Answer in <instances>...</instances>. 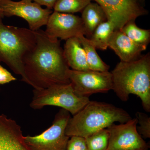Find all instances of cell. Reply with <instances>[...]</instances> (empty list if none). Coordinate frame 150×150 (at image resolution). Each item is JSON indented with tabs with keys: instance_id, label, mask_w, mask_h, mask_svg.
I'll list each match as a JSON object with an SVG mask.
<instances>
[{
	"instance_id": "obj_1",
	"label": "cell",
	"mask_w": 150,
	"mask_h": 150,
	"mask_svg": "<svg viewBox=\"0 0 150 150\" xmlns=\"http://www.w3.org/2000/svg\"><path fill=\"white\" fill-rule=\"evenodd\" d=\"M35 46L23 60L25 74L34 89L46 88L56 84L71 83L70 69L60 40L49 37L45 31H35Z\"/></svg>"
},
{
	"instance_id": "obj_2",
	"label": "cell",
	"mask_w": 150,
	"mask_h": 150,
	"mask_svg": "<svg viewBox=\"0 0 150 150\" xmlns=\"http://www.w3.org/2000/svg\"><path fill=\"white\" fill-rule=\"evenodd\" d=\"M112 90L122 101L129 96L139 97L145 111H150V54L129 62H120L111 72Z\"/></svg>"
},
{
	"instance_id": "obj_3",
	"label": "cell",
	"mask_w": 150,
	"mask_h": 150,
	"mask_svg": "<svg viewBox=\"0 0 150 150\" xmlns=\"http://www.w3.org/2000/svg\"><path fill=\"white\" fill-rule=\"evenodd\" d=\"M132 119L129 113L120 108L106 103L91 101L71 117L66 134L86 138L115 122L126 123Z\"/></svg>"
},
{
	"instance_id": "obj_4",
	"label": "cell",
	"mask_w": 150,
	"mask_h": 150,
	"mask_svg": "<svg viewBox=\"0 0 150 150\" xmlns=\"http://www.w3.org/2000/svg\"><path fill=\"white\" fill-rule=\"evenodd\" d=\"M0 15V62L5 63L13 71L29 84L25 74L23 60L25 55L35 46V31L6 25Z\"/></svg>"
},
{
	"instance_id": "obj_5",
	"label": "cell",
	"mask_w": 150,
	"mask_h": 150,
	"mask_svg": "<svg viewBox=\"0 0 150 150\" xmlns=\"http://www.w3.org/2000/svg\"><path fill=\"white\" fill-rule=\"evenodd\" d=\"M30 104L33 109H40L47 105L57 106L67 110L73 115L80 111L90 101L89 98L77 95L71 83L56 84L46 88L33 90Z\"/></svg>"
},
{
	"instance_id": "obj_6",
	"label": "cell",
	"mask_w": 150,
	"mask_h": 150,
	"mask_svg": "<svg viewBox=\"0 0 150 150\" xmlns=\"http://www.w3.org/2000/svg\"><path fill=\"white\" fill-rule=\"evenodd\" d=\"M71 117L69 111L62 108L48 129L37 136L24 137L25 142L31 150H67L70 137L66 129Z\"/></svg>"
},
{
	"instance_id": "obj_7",
	"label": "cell",
	"mask_w": 150,
	"mask_h": 150,
	"mask_svg": "<svg viewBox=\"0 0 150 150\" xmlns=\"http://www.w3.org/2000/svg\"><path fill=\"white\" fill-rule=\"evenodd\" d=\"M69 78L75 93L82 97L89 98L93 94L107 93L112 90V74L108 71H78L70 69Z\"/></svg>"
},
{
	"instance_id": "obj_8",
	"label": "cell",
	"mask_w": 150,
	"mask_h": 150,
	"mask_svg": "<svg viewBox=\"0 0 150 150\" xmlns=\"http://www.w3.org/2000/svg\"><path fill=\"white\" fill-rule=\"evenodd\" d=\"M0 8L2 16H16L25 20L29 29L33 31L46 25L52 10L43 8L34 2L28 0L15 1L12 0H0Z\"/></svg>"
},
{
	"instance_id": "obj_9",
	"label": "cell",
	"mask_w": 150,
	"mask_h": 150,
	"mask_svg": "<svg viewBox=\"0 0 150 150\" xmlns=\"http://www.w3.org/2000/svg\"><path fill=\"white\" fill-rule=\"evenodd\" d=\"M137 118L118 125L113 123L107 128L109 132L106 150H149L148 144L137 130Z\"/></svg>"
},
{
	"instance_id": "obj_10",
	"label": "cell",
	"mask_w": 150,
	"mask_h": 150,
	"mask_svg": "<svg viewBox=\"0 0 150 150\" xmlns=\"http://www.w3.org/2000/svg\"><path fill=\"white\" fill-rule=\"evenodd\" d=\"M103 9L107 20L121 30L127 23L146 15L149 11L137 0H92Z\"/></svg>"
},
{
	"instance_id": "obj_11",
	"label": "cell",
	"mask_w": 150,
	"mask_h": 150,
	"mask_svg": "<svg viewBox=\"0 0 150 150\" xmlns=\"http://www.w3.org/2000/svg\"><path fill=\"white\" fill-rule=\"evenodd\" d=\"M45 31L52 38L67 40L84 35V28L80 17L74 14L53 12L49 16Z\"/></svg>"
},
{
	"instance_id": "obj_12",
	"label": "cell",
	"mask_w": 150,
	"mask_h": 150,
	"mask_svg": "<svg viewBox=\"0 0 150 150\" xmlns=\"http://www.w3.org/2000/svg\"><path fill=\"white\" fill-rule=\"evenodd\" d=\"M108 47L114 51L121 62H132L138 59L147 48L132 41L121 30H115L112 32Z\"/></svg>"
},
{
	"instance_id": "obj_13",
	"label": "cell",
	"mask_w": 150,
	"mask_h": 150,
	"mask_svg": "<svg viewBox=\"0 0 150 150\" xmlns=\"http://www.w3.org/2000/svg\"><path fill=\"white\" fill-rule=\"evenodd\" d=\"M63 50L67 64L72 70H91L87 62L85 52L79 38H71L66 40Z\"/></svg>"
},
{
	"instance_id": "obj_14",
	"label": "cell",
	"mask_w": 150,
	"mask_h": 150,
	"mask_svg": "<svg viewBox=\"0 0 150 150\" xmlns=\"http://www.w3.org/2000/svg\"><path fill=\"white\" fill-rule=\"evenodd\" d=\"M81 13L84 36L88 39L100 24L107 21V16L103 9L97 3H90Z\"/></svg>"
},
{
	"instance_id": "obj_15",
	"label": "cell",
	"mask_w": 150,
	"mask_h": 150,
	"mask_svg": "<svg viewBox=\"0 0 150 150\" xmlns=\"http://www.w3.org/2000/svg\"><path fill=\"white\" fill-rule=\"evenodd\" d=\"M78 38L85 52L86 59L90 70L97 71H108L110 67L100 58L96 52V48L88 38L83 35H80Z\"/></svg>"
},
{
	"instance_id": "obj_16",
	"label": "cell",
	"mask_w": 150,
	"mask_h": 150,
	"mask_svg": "<svg viewBox=\"0 0 150 150\" xmlns=\"http://www.w3.org/2000/svg\"><path fill=\"white\" fill-rule=\"evenodd\" d=\"M115 30V25L109 21L103 23L96 28L91 36L88 38L96 48L106 50L112 32Z\"/></svg>"
},
{
	"instance_id": "obj_17",
	"label": "cell",
	"mask_w": 150,
	"mask_h": 150,
	"mask_svg": "<svg viewBox=\"0 0 150 150\" xmlns=\"http://www.w3.org/2000/svg\"><path fill=\"white\" fill-rule=\"evenodd\" d=\"M121 30L137 44L147 47L150 43V30L140 28L136 24L135 21L126 23Z\"/></svg>"
},
{
	"instance_id": "obj_18",
	"label": "cell",
	"mask_w": 150,
	"mask_h": 150,
	"mask_svg": "<svg viewBox=\"0 0 150 150\" xmlns=\"http://www.w3.org/2000/svg\"><path fill=\"white\" fill-rule=\"evenodd\" d=\"M92 0H58L54 7V11L73 14L81 12Z\"/></svg>"
},
{
	"instance_id": "obj_19",
	"label": "cell",
	"mask_w": 150,
	"mask_h": 150,
	"mask_svg": "<svg viewBox=\"0 0 150 150\" xmlns=\"http://www.w3.org/2000/svg\"><path fill=\"white\" fill-rule=\"evenodd\" d=\"M5 150H31L25 142L21 127L17 123L11 129Z\"/></svg>"
},
{
	"instance_id": "obj_20",
	"label": "cell",
	"mask_w": 150,
	"mask_h": 150,
	"mask_svg": "<svg viewBox=\"0 0 150 150\" xmlns=\"http://www.w3.org/2000/svg\"><path fill=\"white\" fill-rule=\"evenodd\" d=\"M109 138V132L107 128L85 138L87 150H106Z\"/></svg>"
},
{
	"instance_id": "obj_21",
	"label": "cell",
	"mask_w": 150,
	"mask_h": 150,
	"mask_svg": "<svg viewBox=\"0 0 150 150\" xmlns=\"http://www.w3.org/2000/svg\"><path fill=\"white\" fill-rule=\"evenodd\" d=\"M136 118L139 126L137 127L138 133L145 139L150 138V117L144 112H137Z\"/></svg>"
},
{
	"instance_id": "obj_22",
	"label": "cell",
	"mask_w": 150,
	"mask_h": 150,
	"mask_svg": "<svg viewBox=\"0 0 150 150\" xmlns=\"http://www.w3.org/2000/svg\"><path fill=\"white\" fill-rule=\"evenodd\" d=\"M66 150H87L85 139L77 136L71 137Z\"/></svg>"
},
{
	"instance_id": "obj_23",
	"label": "cell",
	"mask_w": 150,
	"mask_h": 150,
	"mask_svg": "<svg viewBox=\"0 0 150 150\" xmlns=\"http://www.w3.org/2000/svg\"><path fill=\"white\" fill-rule=\"evenodd\" d=\"M16 80V79L7 70L0 65V85L8 83Z\"/></svg>"
},
{
	"instance_id": "obj_24",
	"label": "cell",
	"mask_w": 150,
	"mask_h": 150,
	"mask_svg": "<svg viewBox=\"0 0 150 150\" xmlns=\"http://www.w3.org/2000/svg\"><path fill=\"white\" fill-rule=\"evenodd\" d=\"M34 2L38 5L45 6L46 8L53 10L54 5L58 0H28Z\"/></svg>"
},
{
	"instance_id": "obj_25",
	"label": "cell",
	"mask_w": 150,
	"mask_h": 150,
	"mask_svg": "<svg viewBox=\"0 0 150 150\" xmlns=\"http://www.w3.org/2000/svg\"><path fill=\"white\" fill-rule=\"evenodd\" d=\"M142 5V6H144L145 1L146 0H137Z\"/></svg>"
},
{
	"instance_id": "obj_26",
	"label": "cell",
	"mask_w": 150,
	"mask_h": 150,
	"mask_svg": "<svg viewBox=\"0 0 150 150\" xmlns=\"http://www.w3.org/2000/svg\"><path fill=\"white\" fill-rule=\"evenodd\" d=\"M0 15H1V16H2L1 11V8H0Z\"/></svg>"
}]
</instances>
